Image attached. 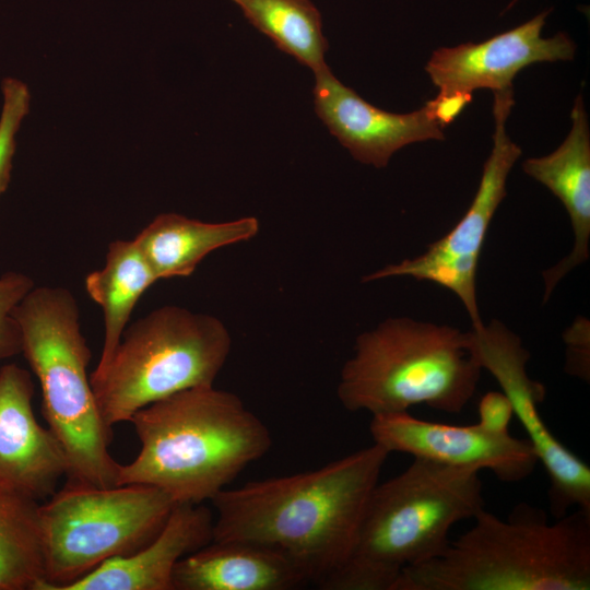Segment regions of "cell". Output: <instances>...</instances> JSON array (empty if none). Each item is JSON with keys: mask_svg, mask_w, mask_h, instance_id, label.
Instances as JSON below:
<instances>
[{"mask_svg": "<svg viewBox=\"0 0 590 590\" xmlns=\"http://www.w3.org/2000/svg\"><path fill=\"white\" fill-rule=\"evenodd\" d=\"M389 451L378 444L326 465L219 492L214 541H238L287 559L319 587L346 559Z\"/></svg>", "mask_w": 590, "mask_h": 590, "instance_id": "1", "label": "cell"}, {"mask_svg": "<svg viewBox=\"0 0 590 590\" xmlns=\"http://www.w3.org/2000/svg\"><path fill=\"white\" fill-rule=\"evenodd\" d=\"M129 422L141 448L119 464L117 485H151L176 504L211 500L272 446L268 426L238 396L214 385L153 402Z\"/></svg>", "mask_w": 590, "mask_h": 590, "instance_id": "2", "label": "cell"}, {"mask_svg": "<svg viewBox=\"0 0 590 590\" xmlns=\"http://www.w3.org/2000/svg\"><path fill=\"white\" fill-rule=\"evenodd\" d=\"M429 560L404 568L393 590H589L590 512L550 523L521 503L507 520L486 509Z\"/></svg>", "mask_w": 590, "mask_h": 590, "instance_id": "3", "label": "cell"}, {"mask_svg": "<svg viewBox=\"0 0 590 590\" xmlns=\"http://www.w3.org/2000/svg\"><path fill=\"white\" fill-rule=\"evenodd\" d=\"M480 472L413 458L403 472L378 482L346 559L319 588L393 590L404 568L440 555L451 528L485 509Z\"/></svg>", "mask_w": 590, "mask_h": 590, "instance_id": "4", "label": "cell"}, {"mask_svg": "<svg viewBox=\"0 0 590 590\" xmlns=\"http://www.w3.org/2000/svg\"><path fill=\"white\" fill-rule=\"evenodd\" d=\"M13 316L22 354L40 386L43 415L67 458V482L117 486L120 463L109 452L113 428L99 413L87 375L92 353L75 296L62 286H34Z\"/></svg>", "mask_w": 590, "mask_h": 590, "instance_id": "5", "label": "cell"}, {"mask_svg": "<svg viewBox=\"0 0 590 590\" xmlns=\"http://www.w3.org/2000/svg\"><path fill=\"white\" fill-rule=\"evenodd\" d=\"M482 370L471 330L396 317L356 338L337 394L350 412L379 415L424 404L456 414L474 396Z\"/></svg>", "mask_w": 590, "mask_h": 590, "instance_id": "6", "label": "cell"}, {"mask_svg": "<svg viewBox=\"0 0 590 590\" xmlns=\"http://www.w3.org/2000/svg\"><path fill=\"white\" fill-rule=\"evenodd\" d=\"M232 339L216 317L165 305L128 324L110 361L90 376L107 426L179 391L212 386Z\"/></svg>", "mask_w": 590, "mask_h": 590, "instance_id": "7", "label": "cell"}, {"mask_svg": "<svg viewBox=\"0 0 590 590\" xmlns=\"http://www.w3.org/2000/svg\"><path fill=\"white\" fill-rule=\"evenodd\" d=\"M176 505L151 485L67 482L38 505L45 569L38 590H62L104 562L139 551L160 533Z\"/></svg>", "mask_w": 590, "mask_h": 590, "instance_id": "8", "label": "cell"}, {"mask_svg": "<svg viewBox=\"0 0 590 590\" xmlns=\"http://www.w3.org/2000/svg\"><path fill=\"white\" fill-rule=\"evenodd\" d=\"M493 148L484 163L477 191L460 221L420 256L388 264L363 282L408 276L428 281L453 293L464 306L472 327L483 323L476 300V271L491 222L507 194L508 175L522 151L506 125L515 105L514 90L495 91Z\"/></svg>", "mask_w": 590, "mask_h": 590, "instance_id": "9", "label": "cell"}, {"mask_svg": "<svg viewBox=\"0 0 590 590\" xmlns=\"http://www.w3.org/2000/svg\"><path fill=\"white\" fill-rule=\"evenodd\" d=\"M471 334L479 364L496 379L510 401L538 462L548 475L552 515L560 518L571 507L590 512V469L544 423L539 405L544 401L546 390L528 374L530 353L521 339L499 320L472 327Z\"/></svg>", "mask_w": 590, "mask_h": 590, "instance_id": "10", "label": "cell"}, {"mask_svg": "<svg viewBox=\"0 0 590 590\" xmlns=\"http://www.w3.org/2000/svg\"><path fill=\"white\" fill-rule=\"evenodd\" d=\"M369 432L375 444L450 465L489 470L497 480L517 483L532 474L538 462L528 438L494 433L474 425L424 421L408 412L373 415Z\"/></svg>", "mask_w": 590, "mask_h": 590, "instance_id": "11", "label": "cell"}, {"mask_svg": "<svg viewBox=\"0 0 590 590\" xmlns=\"http://www.w3.org/2000/svg\"><path fill=\"white\" fill-rule=\"evenodd\" d=\"M548 12L479 44L468 42L441 47L432 54L425 70L439 92L473 93L512 88L517 73L534 62L573 60L576 44L564 32L541 35Z\"/></svg>", "mask_w": 590, "mask_h": 590, "instance_id": "12", "label": "cell"}, {"mask_svg": "<svg viewBox=\"0 0 590 590\" xmlns=\"http://www.w3.org/2000/svg\"><path fill=\"white\" fill-rule=\"evenodd\" d=\"M34 393L27 369L0 367V486L38 503L55 494L68 463L57 437L36 420Z\"/></svg>", "mask_w": 590, "mask_h": 590, "instance_id": "13", "label": "cell"}, {"mask_svg": "<svg viewBox=\"0 0 590 590\" xmlns=\"http://www.w3.org/2000/svg\"><path fill=\"white\" fill-rule=\"evenodd\" d=\"M314 74L315 111L356 161L384 168L398 150L409 144L445 140L426 104L409 114L386 111L345 86L328 66Z\"/></svg>", "mask_w": 590, "mask_h": 590, "instance_id": "14", "label": "cell"}, {"mask_svg": "<svg viewBox=\"0 0 590 590\" xmlns=\"http://www.w3.org/2000/svg\"><path fill=\"white\" fill-rule=\"evenodd\" d=\"M202 504H177L160 533L139 551L110 558L62 590H172L176 564L213 539Z\"/></svg>", "mask_w": 590, "mask_h": 590, "instance_id": "15", "label": "cell"}, {"mask_svg": "<svg viewBox=\"0 0 590 590\" xmlns=\"http://www.w3.org/2000/svg\"><path fill=\"white\" fill-rule=\"evenodd\" d=\"M570 118V131L554 152L527 158L522 163L523 172L562 202L575 237L570 253L542 272L545 288L543 303L547 302L566 274L589 259L590 129L581 93L575 98Z\"/></svg>", "mask_w": 590, "mask_h": 590, "instance_id": "16", "label": "cell"}, {"mask_svg": "<svg viewBox=\"0 0 590 590\" xmlns=\"http://www.w3.org/2000/svg\"><path fill=\"white\" fill-rule=\"evenodd\" d=\"M307 583L283 556L246 542L212 540L175 566L172 590H290Z\"/></svg>", "mask_w": 590, "mask_h": 590, "instance_id": "17", "label": "cell"}, {"mask_svg": "<svg viewBox=\"0 0 590 590\" xmlns=\"http://www.w3.org/2000/svg\"><path fill=\"white\" fill-rule=\"evenodd\" d=\"M259 232L253 216L209 223L177 213H163L149 223L134 240L157 280L190 276L212 251L249 240Z\"/></svg>", "mask_w": 590, "mask_h": 590, "instance_id": "18", "label": "cell"}, {"mask_svg": "<svg viewBox=\"0 0 590 590\" xmlns=\"http://www.w3.org/2000/svg\"><path fill=\"white\" fill-rule=\"evenodd\" d=\"M156 281L154 271L134 239L111 241L104 267L86 275L85 290L104 315L103 349L94 371L106 367L140 297Z\"/></svg>", "mask_w": 590, "mask_h": 590, "instance_id": "19", "label": "cell"}, {"mask_svg": "<svg viewBox=\"0 0 590 590\" xmlns=\"http://www.w3.org/2000/svg\"><path fill=\"white\" fill-rule=\"evenodd\" d=\"M245 17L275 46L310 68H326L327 38L322 21L310 0H233Z\"/></svg>", "mask_w": 590, "mask_h": 590, "instance_id": "20", "label": "cell"}, {"mask_svg": "<svg viewBox=\"0 0 590 590\" xmlns=\"http://www.w3.org/2000/svg\"><path fill=\"white\" fill-rule=\"evenodd\" d=\"M38 505L0 486V590H38L45 581Z\"/></svg>", "mask_w": 590, "mask_h": 590, "instance_id": "21", "label": "cell"}, {"mask_svg": "<svg viewBox=\"0 0 590 590\" xmlns=\"http://www.w3.org/2000/svg\"><path fill=\"white\" fill-rule=\"evenodd\" d=\"M1 88L3 102L0 115V194L9 186L16 148V133L30 110L31 103L28 87L17 79L5 78Z\"/></svg>", "mask_w": 590, "mask_h": 590, "instance_id": "22", "label": "cell"}, {"mask_svg": "<svg viewBox=\"0 0 590 590\" xmlns=\"http://www.w3.org/2000/svg\"><path fill=\"white\" fill-rule=\"evenodd\" d=\"M34 286L33 279L21 272L0 275V362L22 353V333L13 310Z\"/></svg>", "mask_w": 590, "mask_h": 590, "instance_id": "23", "label": "cell"}, {"mask_svg": "<svg viewBox=\"0 0 590 590\" xmlns=\"http://www.w3.org/2000/svg\"><path fill=\"white\" fill-rule=\"evenodd\" d=\"M479 425L494 433H507L514 415L512 406L503 391H488L480 400Z\"/></svg>", "mask_w": 590, "mask_h": 590, "instance_id": "24", "label": "cell"}, {"mask_svg": "<svg viewBox=\"0 0 590 590\" xmlns=\"http://www.w3.org/2000/svg\"><path fill=\"white\" fill-rule=\"evenodd\" d=\"M567 344L566 371L569 375L589 380V334L586 331V323L576 324L571 331L567 333L565 339Z\"/></svg>", "mask_w": 590, "mask_h": 590, "instance_id": "25", "label": "cell"}, {"mask_svg": "<svg viewBox=\"0 0 590 590\" xmlns=\"http://www.w3.org/2000/svg\"><path fill=\"white\" fill-rule=\"evenodd\" d=\"M473 101L472 93L453 91L439 94L425 104L441 129L450 125L464 107Z\"/></svg>", "mask_w": 590, "mask_h": 590, "instance_id": "26", "label": "cell"}]
</instances>
